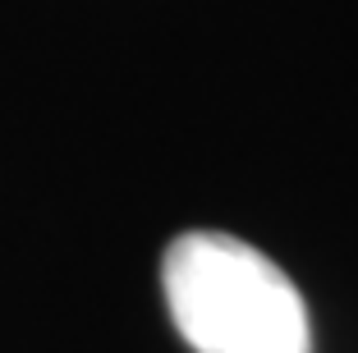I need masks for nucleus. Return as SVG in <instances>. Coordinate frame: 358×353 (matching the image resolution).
<instances>
[{"label":"nucleus","mask_w":358,"mask_h":353,"mask_svg":"<svg viewBox=\"0 0 358 353\" xmlns=\"http://www.w3.org/2000/svg\"><path fill=\"white\" fill-rule=\"evenodd\" d=\"M166 308L198 353H313L294 280L243 239L193 229L161 261Z\"/></svg>","instance_id":"1"}]
</instances>
